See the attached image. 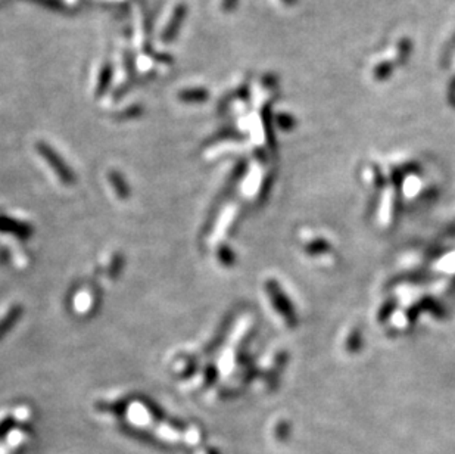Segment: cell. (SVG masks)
<instances>
[{"label": "cell", "instance_id": "1", "mask_svg": "<svg viewBox=\"0 0 455 454\" xmlns=\"http://www.w3.org/2000/svg\"><path fill=\"white\" fill-rule=\"evenodd\" d=\"M37 149H38V152H40V155L47 161V164H49V166L52 167V170L55 171V175L61 179V181L64 183V185H68V186L74 185V183H75L74 173L71 171V168H68L66 164L49 147V144L40 142L37 144Z\"/></svg>", "mask_w": 455, "mask_h": 454}, {"label": "cell", "instance_id": "2", "mask_svg": "<svg viewBox=\"0 0 455 454\" xmlns=\"http://www.w3.org/2000/svg\"><path fill=\"white\" fill-rule=\"evenodd\" d=\"M23 314V308L19 305H15L12 308H9V312L2 317L0 320V340H3L6 333L12 329L15 323L18 322V318Z\"/></svg>", "mask_w": 455, "mask_h": 454}, {"label": "cell", "instance_id": "3", "mask_svg": "<svg viewBox=\"0 0 455 454\" xmlns=\"http://www.w3.org/2000/svg\"><path fill=\"white\" fill-rule=\"evenodd\" d=\"M0 230L11 231V234L18 235V236H23V238H25V236H28V235L31 234L30 227H27L25 225L19 223V221L12 220V218H8V217H0Z\"/></svg>", "mask_w": 455, "mask_h": 454}, {"label": "cell", "instance_id": "4", "mask_svg": "<svg viewBox=\"0 0 455 454\" xmlns=\"http://www.w3.org/2000/svg\"><path fill=\"white\" fill-rule=\"evenodd\" d=\"M122 429H125V433H127V436L135 438V440H139L142 442H146L149 444V446H153V447H159V449H167L166 447V444H162L159 442V440H157L155 437H152L151 433L148 432H143L140 429H135V428H130V427H124Z\"/></svg>", "mask_w": 455, "mask_h": 454}, {"label": "cell", "instance_id": "5", "mask_svg": "<svg viewBox=\"0 0 455 454\" xmlns=\"http://www.w3.org/2000/svg\"><path fill=\"white\" fill-rule=\"evenodd\" d=\"M109 180H111L112 188L115 189V192H117L118 198L127 199L130 197V189L127 188V183L124 181V179L118 175V173H111Z\"/></svg>", "mask_w": 455, "mask_h": 454}, {"label": "cell", "instance_id": "6", "mask_svg": "<svg viewBox=\"0 0 455 454\" xmlns=\"http://www.w3.org/2000/svg\"><path fill=\"white\" fill-rule=\"evenodd\" d=\"M289 425L286 422H280L276 428V437L278 441H286L289 437Z\"/></svg>", "mask_w": 455, "mask_h": 454}, {"label": "cell", "instance_id": "7", "mask_svg": "<svg viewBox=\"0 0 455 454\" xmlns=\"http://www.w3.org/2000/svg\"><path fill=\"white\" fill-rule=\"evenodd\" d=\"M14 425H15V422H14L12 418H8L2 423H0V438L5 437L6 433L14 428Z\"/></svg>", "mask_w": 455, "mask_h": 454}]
</instances>
